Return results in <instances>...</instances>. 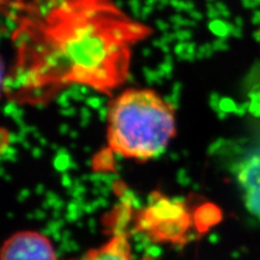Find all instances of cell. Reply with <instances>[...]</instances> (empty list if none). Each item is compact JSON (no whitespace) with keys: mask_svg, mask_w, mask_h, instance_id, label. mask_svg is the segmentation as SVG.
Here are the masks:
<instances>
[{"mask_svg":"<svg viewBox=\"0 0 260 260\" xmlns=\"http://www.w3.org/2000/svg\"><path fill=\"white\" fill-rule=\"evenodd\" d=\"M149 35L112 0H55L13 34L20 96L40 102L70 86L111 93L127 80L134 49Z\"/></svg>","mask_w":260,"mask_h":260,"instance_id":"1","label":"cell"},{"mask_svg":"<svg viewBox=\"0 0 260 260\" xmlns=\"http://www.w3.org/2000/svg\"><path fill=\"white\" fill-rule=\"evenodd\" d=\"M175 136V109L151 89H127L110 104L108 143L120 156L138 161L155 158Z\"/></svg>","mask_w":260,"mask_h":260,"instance_id":"2","label":"cell"},{"mask_svg":"<svg viewBox=\"0 0 260 260\" xmlns=\"http://www.w3.org/2000/svg\"><path fill=\"white\" fill-rule=\"evenodd\" d=\"M2 260H56L52 244L38 232H19L3 247Z\"/></svg>","mask_w":260,"mask_h":260,"instance_id":"3","label":"cell"},{"mask_svg":"<svg viewBox=\"0 0 260 260\" xmlns=\"http://www.w3.org/2000/svg\"><path fill=\"white\" fill-rule=\"evenodd\" d=\"M244 205L260 221V152L243 158L235 169Z\"/></svg>","mask_w":260,"mask_h":260,"instance_id":"4","label":"cell"},{"mask_svg":"<svg viewBox=\"0 0 260 260\" xmlns=\"http://www.w3.org/2000/svg\"><path fill=\"white\" fill-rule=\"evenodd\" d=\"M78 260H133L132 248L126 235L118 234L102 246L89 250Z\"/></svg>","mask_w":260,"mask_h":260,"instance_id":"5","label":"cell"},{"mask_svg":"<svg viewBox=\"0 0 260 260\" xmlns=\"http://www.w3.org/2000/svg\"><path fill=\"white\" fill-rule=\"evenodd\" d=\"M258 38H259V46H260V22H259V30H258Z\"/></svg>","mask_w":260,"mask_h":260,"instance_id":"6","label":"cell"},{"mask_svg":"<svg viewBox=\"0 0 260 260\" xmlns=\"http://www.w3.org/2000/svg\"><path fill=\"white\" fill-rule=\"evenodd\" d=\"M12 2H15V0H3V3H12Z\"/></svg>","mask_w":260,"mask_h":260,"instance_id":"7","label":"cell"}]
</instances>
